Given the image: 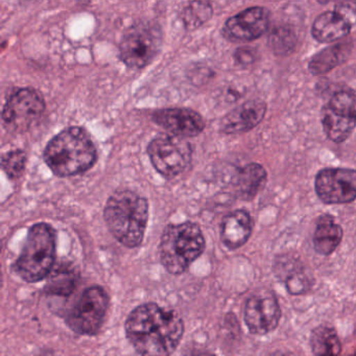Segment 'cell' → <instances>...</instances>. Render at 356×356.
<instances>
[{"instance_id":"cell-1","label":"cell","mask_w":356,"mask_h":356,"mask_svg":"<svg viewBox=\"0 0 356 356\" xmlns=\"http://www.w3.org/2000/svg\"><path fill=\"white\" fill-rule=\"evenodd\" d=\"M124 330L139 355L172 356L182 339L184 323L176 312L145 303L131 312Z\"/></svg>"},{"instance_id":"cell-2","label":"cell","mask_w":356,"mask_h":356,"mask_svg":"<svg viewBox=\"0 0 356 356\" xmlns=\"http://www.w3.org/2000/svg\"><path fill=\"white\" fill-rule=\"evenodd\" d=\"M111 234L124 247H139L149 220V203L131 191H116L109 197L104 211Z\"/></svg>"},{"instance_id":"cell-3","label":"cell","mask_w":356,"mask_h":356,"mask_svg":"<svg viewBox=\"0 0 356 356\" xmlns=\"http://www.w3.org/2000/svg\"><path fill=\"white\" fill-rule=\"evenodd\" d=\"M97 153L92 139L78 127L65 129L56 135L45 147L44 160L58 177H70L90 170Z\"/></svg>"},{"instance_id":"cell-4","label":"cell","mask_w":356,"mask_h":356,"mask_svg":"<svg viewBox=\"0 0 356 356\" xmlns=\"http://www.w3.org/2000/svg\"><path fill=\"white\" fill-rule=\"evenodd\" d=\"M57 233L51 225L31 227L24 249L14 264V270L26 282H39L51 275L56 261Z\"/></svg>"},{"instance_id":"cell-5","label":"cell","mask_w":356,"mask_h":356,"mask_svg":"<svg viewBox=\"0 0 356 356\" xmlns=\"http://www.w3.org/2000/svg\"><path fill=\"white\" fill-rule=\"evenodd\" d=\"M205 247L203 233L195 222L170 225L162 233L160 260L170 274H183L204 253Z\"/></svg>"},{"instance_id":"cell-6","label":"cell","mask_w":356,"mask_h":356,"mask_svg":"<svg viewBox=\"0 0 356 356\" xmlns=\"http://www.w3.org/2000/svg\"><path fill=\"white\" fill-rule=\"evenodd\" d=\"M109 308V295L99 285L87 287L68 312L66 324L81 335H95L105 322Z\"/></svg>"},{"instance_id":"cell-7","label":"cell","mask_w":356,"mask_h":356,"mask_svg":"<svg viewBox=\"0 0 356 356\" xmlns=\"http://www.w3.org/2000/svg\"><path fill=\"white\" fill-rule=\"evenodd\" d=\"M162 34L157 26L140 22L129 28L120 45L122 61L128 67H145L161 49Z\"/></svg>"},{"instance_id":"cell-8","label":"cell","mask_w":356,"mask_h":356,"mask_svg":"<svg viewBox=\"0 0 356 356\" xmlns=\"http://www.w3.org/2000/svg\"><path fill=\"white\" fill-rule=\"evenodd\" d=\"M152 164L164 178L182 174L191 164L193 149L188 141L174 135H160L147 147Z\"/></svg>"},{"instance_id":"cell-9","label":"cell","mask_w":356,"mask_h":356,"mask_svg":"<svg viewBox=\"0 0 356 356\" xmlns=\"http://www.w3.org/2000/svg\"><path fill=\"white\" fill-rule=\"evenodd\" d=\"M322 126L326 136L335 143L349 138L356 128V95L339 90L331 95L322 109Z\"/></svg>"},{"instance_id":"cell-10","label":"cell","mask_w":356,"mask_h":356,"mask_svg":"<svg viewBox=\"0 0 356 356\" xmlns=\"http://www.w3.org/2000/svg\"><path fill=\"white\" fill-rule=\"evenodd\" d=\"M45 110L40 92L33 88H22L10 95L3 110L6 130L13 134L26 132Z\"/></svg>"},{"instance_id":"cell-11","label":"cell","mask_w":356,"mask_h":356,"mask_svg":"<svg viewBox=\"0 0 356 356\" xmlns=\"http://www.w3.org/2000/svg\"><path fill=\"white\" fill-rule=\"evenodd\" d=\"M314 188L326 204H346L356 199V170L324 168L316 175Z\"/></svg>"},{"instance_id":"cell-12","label":"cell","mask_w":356,"mask_h":356,"mask_svg":"<svg viewBox=\"0 0 356 356\" xmlns=\"http://www.w3.org/2000/svg\"><path fill=\"white\" fill-rule=\"evenodd\" d=\"M281 308L278 300L270 291L254 293L245 302V322L250 332L264 335L278 327Z\"/></svg>"},{"instance_id":"cell-13","label":"cell","mask_w":356,"mask_h":356,"mask_svg":"<svg viewBox=\"0 0 356 356\" xmlns=\"http://www.w3.org/2000/svg\"><path fill=\"white\" fill-rule=\"evenodd\" d=\"M268 26L270 13L266 8H249L229 18L222 29V34L233 42L252 41L266 34Z\"/></svg>"},{"instance_id":"cell-14","label":"cell","mask_w":356,"mask_h":356,"mask_svg":"<svg viewBox=\"0 0 356 356\" xmlns=\"http://www.w3.org/2000/svg\"><path fill=\"white\" fill-rule=\"evenodd\" d=\"M153 120L170 135L182 138L197 136L205 129L203 118L191 109L170 108L158 110L153 114Z\"/></svg>"},{"instance_id":"cell-15","label":"cell","mask_w":356,"mask_h":356,"mask_svg":"<svg viewBox=\"0 0 356 356\" xmlns=\"http://www.w3.org/2000/svg\"><path fill=\"white\" fill-rule=\"evenodd\" d=\"M266 113V104L261 99H252L229 112L220 122L225 134H241L257 127Z\"/></svg>"},{"instance_id":"cell-16","label":"cell","mask_w":356,"mask_h":356,"mask_svg":"<svg viewBox=\"0 0 356 356\" xmlns=\"http://www.w3.org/2000/svg\"><path fill=\"white\" fill-rule=\"evenodd\" d=\"M252 233V218L245 210L231 212L222 222L220 238L228 249L236 250L243 247Z\"/></svg>"},{"instance_id":"cell-17","label":"cell","mask_w":356,"mask_h":356,"mask_svg":"<svg viewBox=\"0 0 356 356\" xmlns=\"http://www.w3.org/2000/svg\"><path fill=\"white\" fill-rule=\"evenodd\" d=\"M352 26L337 11L321 14L312 24V37L318 42H334L347 36Z\"/></svg>"},{"instance_id":"cell-18","label":"cell","mask_w":356,"mask_h":356,"mask_svg":"<svg viewBox=\"0 0 356 356\" xmlns=\"http://www.w3.org/2000/svg\"><path fill=\"white\" fill-rule=\"evenodd\" d=\"M268 174L258 163H250L238 170L234 181L237 197L243 201H252L264 187Z\"/></svg>"},{"instance_id":"cell-19","label":"cell","mask_w":356,"mask_h":356,"mask_svg":"<svg viewBox=\"0 0 356 356\" xmlns=\"http://www.w3.org/2000/svg\"><path fill=\"white\" fill-rule=\"evenodd\" d=\"M343 229L330 216H320L314 234V247L321 255H330L343 239Z\"/></svg>"},{"instance_id":"cell-20","label":"cell","mask_w":356,"mask_h":356,"mask_svg":"<svg viewBox=\"0 0 356 356\" xmlns=\"http://www.w3.org/2000/svg\"><path fill=\"white\" fill-rule=\"evenodd\" d=\"M351 41H343L323 49L314 55L308 64V70L314 76L327 74L343 64L349 57L352 51Z\"/></svg>"},{"instance_id":"cell-21","label":"cell","mask_w":356,"mask_h":356,"mask_svg":"<svg viewBox=\"0 0 356 356\" xmlns=\"http://www.w3.org/2000/svg\"><path fill=\"white\" fill-rule=\"evenodd\" d=\"M310 347L314 356H339L341 343L333 327H316L310 335Z\"/></svg>"},{"instance_id":"cell-22","label":"cell","mask_w":356,"mask_h":356,"mask_svg":"<svg viewBox=\"0 0 356 356\" xmlns=\"http://www.w3.org/2000/svg\"><path fill=\"white\" fill-rule=\"evenodd\" d=\"M76 275L74 270H57L54 273L51 278L47 283L45 291L49 295L64 296L67 297L76 289Z\"/></svg>"},{"instance_id":"cell-23","label":"cell","mask_w":356,"mask_h":356,"mask_svg":"<svg viewBox=\"0 0 356 356\" xmlns=\"http://www.w3.org/2000/svg\"><path fill=\"white\" fill-rule=\"evenodd\" d=\"M279 270H281V272L286 270V272L280 274V278L284 277L283 281H284L285 287L291 295H303L306 291H309L310 287H312V279L310 278L309 275L306 274L301 268H297L296 270H293V268H289V270L279 266Z\"/></svg>"},{"instance_id":"cell-24","label":"cell","mask_w":356,"mask_h":356,"mask_svg":"<svg viewBox=\"0 0 356 356\" xmlns=\"http://www.w3.org/2000/svg\"><path fill=\"white\" fill-rule=\"evenodd\" d=\"M212 16V7L207 1H197L189 3L185 8L183 22L188 29L199 28Z\"/></svg>"},{"instance_id":"cell-25","label":"cell","mask_w":356,"mask_h":356,"mask_svg":"<svg viewBox=\"0 0 356 356\" xmlns=\"http://www.w3.org/2000/svg\"><path fill=\"white\" fill-rule=\"evenodd\" d=\"M26 155L24 151H13L6 154L1 161L3 172L12 180L20 178L26 170Z\"/></svg>"},{"instance_id":"cell-26","label":"cell","mask_w":356,"mask_h":356,"mask_svg":"<svg viewBox=\"0 0 356 356\" xmlns=\"http://www.w3.org/2000/svg\"><path fill=\"white\" fill-rule=\"evenodd\" d=\"M279 43L275 49H280V51H286L287 49H291L295 42H293V33L289 32V31L280 30L278 32L273 33L270 36V44L275 45Z\"/></svg>"},{"instance_id":"cell-27","label":"cell","mask_w":356,"mask_h":356,"mask_svg":"<svg viewBox=\"0 0 356 356\" xmlns=\"http://www.w3.org/2000/svg\"><path fill=\"white\" fill-rule=\"evenodd\" d=\"M334 11L343 16L352 28L356 26V1H352V0L339 1L335 3Z\"/></svg>"},{"instance_id":"cell-28","label":"cell","mask_w":356,"mask_h":356,"mask_svg":"<svg viewBox=\"0 0 356 356\" xmlns=\"http://www.w3.org/2000/svg\"><path fill=\"white\" fill-rule=\"evenodd\" d=\"M235 58L241 64H250L254 61L253 53L251 49H237Z\"/></svg>"},{"instance_id":"cell-29","label":"cell","mask_w":356,"mask_h":356,"mask_svg":"<svg viewBox=\"0 0 356 356\" xmlns=\"http://www.w3.org/2000/svg\"><path fill=\"white\" fill-rule=\"evenodd\" d=\"M184 356H216V354L211 353V352L206 351V350L197 349V348H193L189 349Z\"/></svg>"},{"instance_id":"cell-30","label":"cell","mask_w":356,"mask_h":356,"mask_svg":"<svg viewBox=\"0 0 356 356\" xmlns=\"http://www.w3.org/2000/svg\"><path fill=\"white\" fill-rule=\"evenodd\" d=\"M270 356H298L297 354L293 353V352L287 351V350H278L275 352Z\"/></svg>"}]
</instances>
